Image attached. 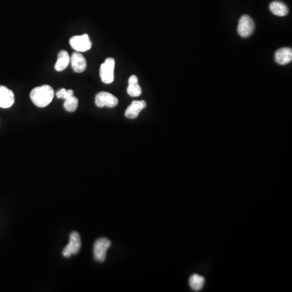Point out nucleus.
<instances>
[{"instance_id": "obj_11", "label": "nucleus", "mask_w": 292, "mask_h": 292, "mask_svg": "<svg viewBox=\"0 0 292 292\" xmlns=\"http://www.w3.org/2000/svg\"><path fill=\"white\" fill-rule=\"evenodd\" d=\"M292 48H281L275 53V61L278 65H286L292 62Z\"/></svg>"}, {"instance_id": "obj_17", "label": "nucleus", "mask_w": 292, "mask_h": 292, "mask_svg": "<svg viewBox=\"0 0 292 292\" xmlns=\"http://www.w3.org/2000/svg\"><path fill=\"white\" fill-rule=\"evenodd\" d=\"M73 90H67L66 89H61L60 90L58 91L57 93H56V97L58 98H63V99L65 100L67 97L73 95Z\"/></svg>"}, {"instance_id": "obj_15", "label": "nucleus", "mask_w": 292, "mask_h": 292, "mask_svg": "<svg viewBox=\"0 0 292 292\" xmlns=\"http://www.w3.org/2000/svg\"><path fill=\"white\" fill-rule=\"evenodd\" d=\"M190 287L195 292H199L202 290L204 285V278L199 274H193L189 278Z\"/></svg>"}, {"instance_id": "obj_7", "label": "nucleus", "mask_w": 292, "mask_h": 292, "mask_svg": "<svg viewBox=\"0 0 292 292\" xmlns=\"http://www.w3.org/2000/svg\"><path fill=\"white\" fill-rule=\"evenodd\" d=\"M118 102V98L108 92H100L95 97V104L97 107L112 108L116 107Z\"/></svg>"}, {"instance_id": "obj_16", "label": "nucleus", "mask_w": 292, "mask_h": 292, "mask_svg": "<svg viewBox=\"0 0 292 292\" xmlns=\"http://www.w3.org/2000/svg\"><path fill=\"white\" fill-rule=\"evenodd\" d=\"M64 107H65V109L67 111V112H75L77 109V107H78V99H77V97L72 95L71 97L66 98Z\"/></svg>"}, {"instance_id": "obj_2", "label": "nucleus", "mask_w": 292, "mask_h": 292, "mask_svg": "<svg viewBox=\"0 0 292 292\" xmlns=\"http://www.w3.org/2000/svg\"><path fill=\"white\" fill-rule=\"evenodd\" d=\"M115 61L113 58H108L100 67V77L105 84H112L114 81Z\"/></svg>"}, {"instance_id": "obj_10", "label": "nucleus", "mask_w": 292, "mask_h": 292, "mask_svg": "<svg viewBox=\"0 0 292 292\" xmlns=\"http://www.w3.org/2000/svg\"><path fill=\"white\" fill-rule=\"evenodd\" d=\"M146 107L145 101H133L132 104L127 108L125 116L129 119H135L139 115L140 112Z\"/></svg>"}, {"instance_id": "obj_13", "label": "nucleus", "mask_w": 292, "mask_h": 292, "mask_svg": "<svg viewBox=\"0 0 292 292\" xmlns=\"http://www.w3.org/2000/svg\"><path fill=\"white\" fill-rule=\"evenodd\" d=\"M70 64V56L66 50H61L58 55L57 62L55 64V69L57 71H63Z\"/></svg>"}, {"instance_id": "obj_6", "label": "nucleus", "mask_w": 292, "mask_h": 292, "mask_svg": "<svg viewBox=\"0 0 292 292\" xmlns=\"http://www.w3.org/2000/svg\"><path fill=\"white\" fill-rule=\"evenodd\" d=\"M255 24L253 20L247 16L244 15L241 17L238 25V33L243 38H247L252 35L254 31Z\"/></svg>"}, {"instance_id": "obj_14", "label": "nucleus", "mask_w": 292, "mask_h": 292, "mask_svg": "<svg viewBox=\"0 0 292 292\" xmlns=\"http://www.w3.org/2000/svg\"><path fill=\"white\" fill-rule=\"evenodd\" d=\"M270 9L273 14L278 16V17H284L288 15L289 10L285 3L279 2V1H273L270 5Z\"/></svg>"}, {"instance_id": "obj_8", "label": "nucleus", "mask_w": 292, "mask_h": 292, "mask_svg": "<svg viewBox=\"0 0 292 292\" xmlns=\"http://www.w3.org/2000/svg\"><path fill=\"white\" fill-rule=\"evenodd\" d=\"M14 93L11 90L5 86H0V107L1 108H10L14 104Z\"/></svg>"}, {"instance_id": "obj_1", "label": "nucleus", "mask_w": 292, "mask_h": 292, "mask_svg": "<svg viewBox=\"0 0 292 292\" xmlns=\"http://www.w3.org/2000/svg\"><path fill=\"white\" fill-rule=\"evenodd\" d=\"M55 92L52 87L48 85L38 86L32 90L30 98L33 104L38 107H45L52 102Z\"/></svg>"}, {"instance_id": "obj_4", "label": "nucleus", "mask_w": 292, "mask_h": 292, "mask_svg": "<svg viewBox=\"0 0 292 292\" xmlns=\"http://www.w3.org/2000/svg\"><path fill=\"white\" fill-rule=\"evenodd\" d=\"M69 43L71 47L77 52H86L87 50H90L92 47V43L88 34L73 36L72 38H70Z\"/></svg>"}, {"instance_id": "obj_3", "label": "nucleus", "mask_w": 292, "mask_h": 292, "mask_svg": "<svg viewBox=\"0 0 292 292\" xmlns=\"http://www.w3.org/2000/svg\"><path fill=\"white\" fill-rule=\"evenodd\" d=\"M112 243L107 238H100L96 240L93 246L94 259L98 262H103L107 258V250L111 247Z\"/></svg>"}, {"instance_id": "obj_5", "label": "nucleus", "mask_w": 292, "mask_h": 292, "mask_svg": "<svg viewBox=\"0 0 292 292\" xmlns=\"http://www.w3.org/2000/svg\"><path fill=\"white\" fill-rule=\"evenodd\" d=\"M81 236L78 233L73 231L70 235L68 245L63 250V256L65 257H70L72 255L77 254L81 249Z\"/></svg>"}, {"instance_id": "obj_12", "label": "nucleus", "mask_w": 292, "mask_h": 292, "mask_svg": "<svg viewBox=\"0 0 292 292\" xmlns=\"http://www.w3.org/2000/svg\"><path fill=\"white\" fill-rule=\"evenodd\" d=\"M127 92L131 97H139L141 94V88L138 84L137 76L135 75L130 76L129 80V87L127 89Z\"/></svg>"}, {"instance_id": "obj_9", "label": "nucleus", "mask_w": 292, "mask_h": 292, "mask_svg": "<svg viewBox=\"0 0 292 292\" xmlns=\"http://www.w3.org/2000/svg\"><path fill=\"white\" fill-rule=\"evenodd\" d=\"M70 62H71V67L76 73L83 72L87 67L86 58L84 57L81 52H77V51L71 55L70 57Z\"/></svg>"}]
</instances>
